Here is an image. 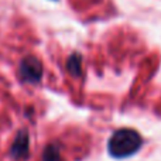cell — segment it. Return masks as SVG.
I'll return each instance as SVG.
<instances>
[{
	"instance_id": "6da1fadb",
	"label": "cell",
	"mask_w": 161,
	"mask_h": 161,
	"mask_svg": "<svg viewBox=\"0 0 161 161\" xmlns=\"http://www.w3.org/2000/svg\"><path fill=\"white\" fill-rule=\"evenodd\" d=\"M143 139L133 129L116 130L108 142V151L114 158L130 157L142 147Z\"/></svg>"
},
{
	"instance_id": "7a4b0ae2",
	"label": "cell",
	"mask_w": 161,
	"mask_h": 161,
	"mask_svg": "<svg viewBox=\"0 0 161 161\" xmlns=\"http://www.w3.org/2000/svg\"><path fill=\"white\" fill-rule=\"evenodd\" d=\"M19 76L24 83H38L42 78V65L40 59L33 55L24 57L19 65Z\"/></svg>"
},
{
	"instance_id": "5b68a950",
	"label": "cell",
	"mask_w": 161,
	"mask_h": 161,
	"mask_svg": "<svg viewBox=\"0 0 161 161\" xmlns=\"http://www.w3.org/2000/svg\"><path fill=\"white\" fill-rule=\"evenodd\" d=\"M42 161H62L59 146L55 144V143L48 144L44 148V153H42Z\"/></svg>"
},
{
	"instance_id": "3957f363",
	"label": "cell",
	"mask_w": 161,
	"mask_h": 161,
	"mask_svg": "<svg viewBox=\"0 0 161 161\" xmlns=\"http://www.w3.org/2000/svg\"><path fill=\"white\" fill-rule=\"evenodd\" d=\"M30 150V136L25 130H20L14 137V142L10 148V156L14 160H24Z\"/></svg>"
},
{
	"instance_id": "277c9868",
	"label": "cell",
	"mask_w": 161,
	"mask_h": 161,
	"mask_svg": "<svg viewBox=\"0 0 161 161\" xmlns=\"http://www.w3.org/2000/svg\"><path fill=\"white\" fill-rule=\"evenodd\" d=\"M80 65H82V58H80V55L79 54H72L67 61V69L71 75L79 76L80 74H82V68H80Z\"/></svg>"
}]
</instances>
